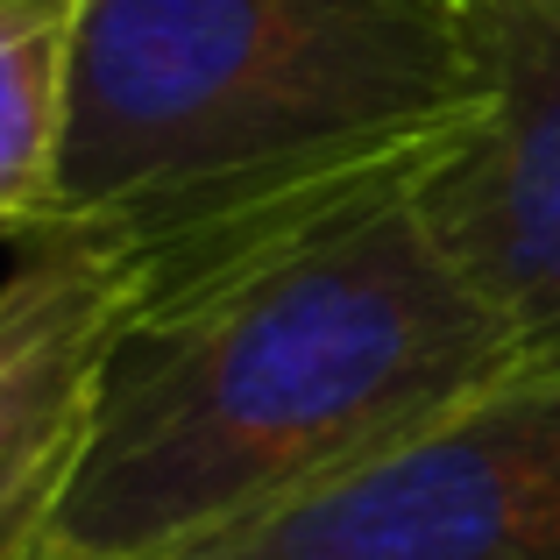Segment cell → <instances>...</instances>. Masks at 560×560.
<instances>
[{"mask_svg":"<svg viewBox=\"0 0 560 560\" xmlns=\"http://www.w3.org/2000/svg\"><path fill=\"white\" fill-rule=\"evenodd\" d=\"M482 121L468 0H79L50 228L136 313L425 191Z\"/></svg>","mask_w":560,"mask_h":560,"instance_id":"6da1fadb","label":"cell"},{"mask_svg":"<svg viewBox=\"0 0 560 560\" xmlns=\"http://www.w3.org/2000/svg\"><path fill=\"white\" fill-rule=\"evenodd\" d=\"M518 362L425 191L136 305L36 560H191Z\"/></svg>","mask_w":560,"mask_h":560,"instance_id":"7a4b0ae2","label":"cell"},{"mask_svg":"<svg viewBox=\"0 0 560 560\" xmlns=\"http://www.w3.org/2000/svg\"><path fill=\"white\" fill-rule=\"evenodd\" d=\"M191 560H560V362L511 370Z\"/></svg>","mask_w":560,"mask_h":560,"instance_id":"3957f363","label":"cell"},{"mask_svg":"<svg viewBox=\"0 0 560 560\" xmlns=\"http://www.w3.org/2000/svg\"><path fill=\"white\" fill-rule=\"evenodd\" d=\"M490 121L425 185L440 242L511 327L525 370L560 362V0H468Z\"/></svg>","mask_w":560,"mask_h":560,"instance_id":"277c9868","label":"cell"},{"mask_svg":"<svg viewBox=\"0 0 560 560\" xmlns=\"http://www.w3.org/2000/svg\"><path fill=\"white\" fill-rule=\"evenodd\" d=\"M128 284L85 234H28L0 284V560H36L85 454Z\"/></svg>","mask_w":560,"mask_h":560,"instance_id":"5b68a950","label":"cell"},{"mask_svg":"<svg viewBox=\"0 0 560 560\" xmlns=\"http://www.w3.org/2000/svg\"><path fill=\"white\" fill-rule=\"evenodd\" d=\"M79 0H0V234L14 248L57 220Z\"/></svg>","mask_w":560,"mask_h":560,"instance_id":"8992f818","label":"cell"}]
</instances>
